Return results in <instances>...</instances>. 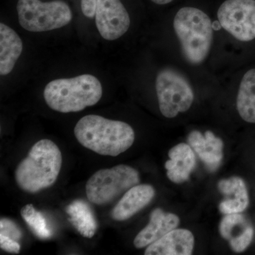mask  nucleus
Listing matches in <instances>:
<instances>
[{"label": "nucleus", "instance_id": "obj_13", "mask_svg": "<svg viewBox=\"0 0 255 255\" xmlns=\"http://www.w3.org/2000/svg\"><path fill=\"white\" fill-rule=\"evenodd\" d=\"M180 220L177 215L164 212L157 208L151 212L150 222L144 228L133 241L134 246L141 249L158 241L167 233L179 226Z\"/></svg>", "mask_w": 255, "mask_h": 255}, {"label": "nucleus", "instance_id": "obj_5", "mask_svg": "<svg viewBox=\"0 0 255 255\" xmlns=\"http://www.w3.org/2000/svg\"><path fill=\"white\" fill-rule=\"evenodd\" d=\"M18 22L31 32H45L63 27L73 18L71 9L60 0L43 2L41 0H18Z\"/></svg>", "mask_w": 255, "mask_h": 255}, {"label": "nucleus", "instance_id": "obj_19", "mask_svg": "<svg viewBox=\"0 0 255 255\" xmlns=\"http://www.w3.org/2000/svg\"><path fill=\"white\" fill-rule=\"evenodd\" d=\"M237 109L241 118L255 124V69H251L242 79L237 97Z\"/></svg>", "mask_w": 255, "mask_h": 255}, {"label": "nucleus", "instance_id": "obj_9", "mask_svg": "<svg viewBox=\"0 0 255 255\" xmlns=\"http://www.w3.org/2000/svg\"><path fill=\"white\" fill-rule=\"evenodd\" d=\"M95 21L101 36L107 41L124 36L130 24V16L121 0H98Z\"/></svg>", "mask_w": 255, "mask_h": 255}, {"label": "nucleus", "instance_id": "obj_20", "mask_svg": "<svg viewBox=\"0 0 255 255\" xmlns=\"http://www.w3.org/2000/svg\"><path fill=\"white\" fill-rule=\"evenodd\" d=\"M21 216L36 237L42 240L51 237V230L48 227L46 219L43 214L37 211L32 204L23 206L21 210Z\"/></svg>", "mask_w": 255, "mask_h": 255}, {"label": "nucleus", "instance_id": "obj_2", "mask_svg": "<svg viewBox=\"0 0 255 255\" xmlns=\"http://www.w3.org/2000/svg\"><path fill=\"white\" fill-rule=\"evenodd\" d=\"M62 162L63 157L58 145L48 139H42L33 145L28 155L18 164L15 180L26 192H38L56 182Z\"/></svg>", "mask_w": 255, "mask_h": 255}, {"label": "nucleus", "instance_id": "obj_25", "mask_svg": "<svg viewBox=\"0 0 255 255\" xmlns=\"http://www.w3.org/2000/svg\"><path fill=\"white\" fill-rule=\"evenodd\" d=\"M214 23L215 24L213 25V28H214V29L219 30L220 29V28L222 27V26H221V25L220 24V23H219V24H217V21H215Z\"/></svg>", "mask_w": 255, "mask_h": 255}, {"label": "nucleus", "instance_id": "obj_22", "mask_svg": "<svg viewBox=\"0 0 255 255\" xmlns=\"http://www.w3.org/2000/svg\"><path fill=\"white\" fill-rule=\"evenodd\" d=\"M0 247L3 251L7 253H14V254H18L21 249V246L17 241H14L3 235H0Z\"/></svg>", "mask_w": 255, "mask_h": 255}, {"label": "nucleus", "instance_id": "obj_24", "mask_svg": "<svg viewBox=\"0 0 255 255\" xmlns=\"http://www.w3.org/2000/svg\"><path fill=\"white\" fill-rule=\"evenodd\" d=\"M151 1H153L154 3L157 4L163 5L168 4L173 0H151Z\"/></svg>", "mask_w": 255, "mask_h": 255}, {"label": "nucleus", "instance_id": "obj_4", "mask_svg": "<svg viewBox=\"0 0 255 255\" xmlns=\"http://www.w3.org/2000/svg\"><path fill=\"white\" fill-rule=\"evenodd\" d=\"M174 28L185 59L191 65L203 63L213 41V24L209 16L196 8L183 7L174 17Z\"/></svg>", "mask_w": 255, "mask_h": 255}, {"label": "nucleus", "instance_id": "obj_3", "mask_svg": "<svg viewBox=\"0 0 255 255\" xmlns=\"http://www.w3.org/2000/svg\"><path fill=\"white\" fill-rule=\"evenodd\" d=\"M102 94L100 80L94 75L85 74L52 80L45 87L43 97L51 110L65 114L80 112L95 105Z\"/></svg>", "mask_w": 255, "mask_h": 255}, {"label": "nucleus", "instance_id": "obj_17", "mask_svg": "<svg viewBox=\"0 0 255 255\" xmlns=\"http://www.w3.org/2000/svg\"><path fill=\"white\" fill-rule=\"evenodd\" d=\"M23 43L12 28L0 23V75H9L21 55Z\"/></svg>", "mask_w": 255, "mask_h": 255}, {"label": "nucleus", "instance_id": "obj_16", "mask_svg": "<svg viewBox=\"0 0 255 255\" xmlns=\"http://www.w3.org/2000/svg\"><path fill=\"white\" fill-rule=\"evenodd\" d=\"M218 188L225 198L219 204V211L222 214H239L248 208L249 195L246 183L242 178L232 177L221 179Z\"/></svg>", "mask_w": 255, "mask_h": 255}, {"label": "nucleus", "instance_id": "obj_12", "mask_svg": "<svg viewBox=\"0 0 255 255\" xmlns=\"http://www.w3.org/2000/svg\"><path fill=\"white\" fill-rule=\"evenodd\" d=\"M155 195V190L149 184H137L125 192L111 213L112 219L124 221L148 205Z\"/></svg>", "mask_w": 255, "mask_h": 255}, {"label": "nucleus", "instance_id": "obj_1", "mask_svg": "<svg viewBox=\"0 0 255 255\" xmlns=\"http://www.w3.org/2000/svg\"><path fill=\"white\" fill-rule=\"evenodd\" d=\"M74 132L84 147L99 155L112 157L128 150L135 140V132L130 125L98 115L82 117Z\"/></svg>", "mask_w": 255, "mask_h": 255}, {"label": "nucleus", "instance_id": "obj_6", "mask_svg": "<svg viewBox=\"0 0 255 255\" xmlns=\"http://www.w3.org/2000/svg\"><path fill=\"white\" fill-rule=\"evenodd\" d=\"M139 182L138 172L130 166L119 164L100 169L87 181V199L97 205L108 204Z\"/></svg>", "mask_w": 255, "mask_h": 255}, {"label": "nucleus", "instance_id": "obj_10", "mask_svg": "<svg viewBox=\"0 0 255 255\" xmlns=\"http://www.w3.org/2000/svg\"><path fill=\"white\" fill-rule=\"evenodd\" d=\"M219 233L223 239L229 242L235 253L246 251L254 238V228L244 215L226 214L219 224Z\"/></svg>", "mask_w": 255, "mask_h": 255}, {"label": "nucleus", "instance_id": "obj_7", "mask_svg": "<svg viewBox=\"0 0 255 255\" xmlns=\"http://www.w3.org/2000/svg\"><path fill=\"white\" fill-rule=\"evenodd\" d=\"M156 92L159 110L166 118L172 119L191 108L194 95L189 82L177 70L165 68L157 74Z\"/></svg>", "mask_w": 255, "mask_h": 255}, {"label": "nucleus", "instance_id": "obj_11", "mask_svg": "<svg viewBox=\"0 0 255 255\" xmlns=\"http://www.w3.org/2000/svg\"><path fill=\"white\" fill-rule=\"evenodd\" d=\"M188 142L196 155L211 172L219 168L223 157V140L214 132L207 130L203 135L199 130H193L188 135Z\"/></svg>", "mask_w": 255, "mask_h": 255}, {"label": "nucleus", "instance_id": "obj_8", "mask_svg": "<svg viewBox=\"0 0 255 255\" xmlns=\"http://www.w3.org/2000/svg\"><path fill=\"white\" fill-rule=\"evenodd\" d=\"M218 18L222 28L241 41L255 38V0H226Z\"/></svg>", "mask_w": 255, "mask_h": 255}, {"label": "nucleus", "instance_id": "obj_14", "mask_svg": "<svg viewBox=\"0 0 255 255\" xmlns=\"http://www.w3.org/2000/svg\"><path fill=\"white\" fill-rule=\"evenodd\" d=\"M194 247V237L187 229L175 228L147 247L145 255H190Z\"/></svg>", "mask_w": 255, "mask_h": 255}, {"label": "nucleus", "instance_id": "obj_23", "mask_svg": "<svg viewBox=\"0 0 255 255\" xmlns=\"http://www.w3.org/2000/svg\"><path fill=\"white\" fill-rule=\"evenodd\" d=\"M98 0H81V9L82 13L88 18L95 16Z\"/></svg>", "mask_w": 255, "mask_h": 255}, {"label": "nucleus", "instance_id": "obj_15", "mask_svg": "<svg viewBox=\"0 0 255 255\" xmlns=\"http://www.w3.org/2000/svg\"><path fill=\"white\" fill-rule=\"evenodd\" d=\"M169 157L164 164L167 176L171 182L182 184L189 180L196 167L195 152L189 144L179 143L168 152Z\"/></svg>", "mask_w": 255, "mask_h": 255}, {"label": "nucleus", "instance_id": "obj_21", "mask_svg": "<svg viewBox=\"0 0 255 255\" xmlns=\"http://www.w3.org/2000/svg\"><path fill=\"white\" fill-rule=\"evenodd\" d=\"M0 235L17 242L22 237V232L17 225L11 220L5 218L0 221Z\"/></svg>", "mask_w": 255, "mask_h": 255}, {"label": "nucleus", "instance_id": "obj_18", "mask_svg": "<svg viewBox=\"0 0 255 255\" xmlns=\"http://www.w3.org/2000/svg\"><path fill=\"white\" fill-rule=\"evenodd\" d=\"M69 221L82 236L91 238L95 236L98 225L90 206L85 201L76 200L67 207Z\"/></svg>", "mask_w": 255, "mask_h": 255}]
</instances>
